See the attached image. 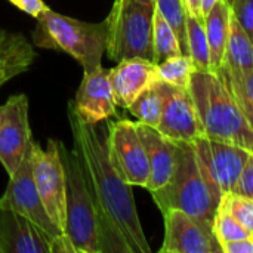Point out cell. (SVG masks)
Masks as SVG:
<instances>
[{
	"label": "cell",
	"instance_id": "obj_3",
	"mask_svg": "<svg viewBox=\"0 0 253 253\" xmlns=\"http://www.w3.org/2000/svg\"><path fill=\"white\" fill-rule=\"evenodd\" d=\"M33 43L39 47L61 50L73 56L83 71L101 65L107 49L108 22H84L46 7L36 19Z\"/></svg>",
	"mask_w": 253,
	"mask_h": 253
},
{
	"label": "cell",
	"instance_id": "obj_35",
	"mask_svg": "<svg viewBox=\"0 0 253 253\" xmlns=\"http://www.w3.org/2000/svg\"><path fill=\"white\" fill-rule=\"evenodd\" d=\"M13 37H15V33H9V31L0 28V50H1L3 47H6V46L12 42Z\"/></svg>",
	"mask_w": 253,
	"mask_h": 253
},
{
	"label": "cell",
	"instance_id": "obj_24",
	"mask_svg": "<svg viewBox=\"0 0 253 253\" xmlns=\"http://www.w3.org/2000/svg\"><path fill=\"white\" fill-rule=\"evenodd\" d=\"M157 70H159L160 80L176 87L188 89L193 73L196 71V65L190 55L181 53V55L170 56L163 62L157 64Z\"/></svg>",
	"mask_w": 253,
	"mask_h": 253
},
{
	"label": "cell",
	"instance_id": "obj_16",
	"mask_svg": "<svg viewBox=\"0 0 253 253\" xmlns=\"http://www.w3.org/2000/svg\"><path fill=\"white\" fill-rule=\"evenodd\" d=\"M160 80L157 64L144 58L119 61L110 70V82L117 107L127 108L145 89Z\"/></svg>",
	"mask_w": 253,
	"mask_h": 253
},
{
	"label": "cell",
	"instance_id": "obj_9",
	"mask_svg": "<svg viewBox=\"0 0 253 253\" xmlns=\"http://www.w3.org/2000/svg\"><path fill=\"white\" fill-rule=\"evenodd\" d=\"M111 162L119 175L129 184L145 187L150 178V165L136 123L122 119L108 122Z\"/></svg>",
	"mask_w": 253,
	"mask_h": 253
},
{
	"label": "cell",
	"instance_id": "obj_1",
	"mask_svg": "<svg viewBox=\"0 0 253 253\" xmlns=\"http://www.w3.org/2000/svg\"><path fill=\"white\" fill-rule=\"evenodd\" d=\"M68 122L77 153L86 173L95 208L108 215L123 233L132 253H150L151 248L144 234L132 185L116 170L110 156L108 120L89 125L76 111L73 101L67 107Z\"/></svg>",
	"mask_w": 253,
	"mask_h": 253
},
{
	"label": "cell",
	"instance_id": "obj_27",
	"mask_svg": "<svg viewBox=\"0 0 253 253\" xmlns=\"http://www.w3.org/2000/svg\"><path fill=\"white\" fill-rule=\"evenodd\" d=\"M212 228H213V233H215L219 245L252 237V234L236 218H233L230 213H227L221 209H216V213H215L213 222H212Z\"/></svg>",
	"mask_w": 253,
	"mask_h": 253
},
{
	"label": "cell",
	"instance_id": "obj_18",
	"mask_svg": "<svg viewBox=\"0 0 253 253\" xmlns=\"http://www.w3.org/2000/svg\"><path fill=\"white\" fill-rule=\"evenodd\" d=\"M219 77L228 87L245 83L253 74V42L231 15L230 33Z\"/></svg>",
	"mask_w": 253,
	"mask_h": 253
},
{
	"label": "cell",
	"instance_id": "obj_6",
	"mask_svg": "<svg viewBox=\"0 0 253 253\" xmlns=\"http://www.w3.org/2000/svg\"><path fill=\"white\" fill-rule=\"evenodd\" d=\"M156 4H144L135 0H116L108 22V56L119 62L130 58H144L154 62L153 21Z\"/></svg>",
	"mask_w": 253,
	"mask_h": 253
},
{
	"label": "cell",
	"instance_id": "obj_17",
	"mask_svg": "<svg viewBox=\"0 0 253 253\" xmlns=\"http://www.w3.org/2000/svg\"><path fill=\"white\" fill-rule=\"evenodd\" d=\"M136 129L148 157L150 178L147 190L151 193L154 190H159L169 181L176 163L178 142L169 139L156 127L144 125L141 122H136Z\"/></svg>",
	"mask_w": 253,
	"mask_h": 253
},
{
	"label": "cell",
	"instance_id": "obj_12",
	"mask_svg": "<svg viewBox=\"0 0 253 253\" xmlns=\"http://www.w3.org/2000/svg\"><path fill=\"white\" fill-rule=\"evenodd\" d=\"M165 240L160 253H222L212 224L179 209L163 213Z\"/></svg>",
	"mask_w": 253,
	"mask_h": 253
},
{
	"label": "cell",
	"instance_id": "obj_2",
	"mask_svg": "<svg viewBox=\"0 0 253 253\" xmlns=\"http://www.w3.org/2000/svg\"><path fill=\"white\" fill-rule=\"evenodd\" d=\"M188 90L208 138L253 151L252 126L219 74L196 70Z\"/></svg>",
	"mask_w": 253,
	"mask_h": 253
},
{
	"label": "cell",
	"instance_id": "obj_34",
	"mask_svg": "<svg viewBox=\"0 0 253 253\" xmlns=\"http://www.w3.org/2000/svg\"><path fill=\"white\" fill-rule=\"evenodd\" d=\"M185 10L188 15L191 16H197V18H203V12H202V0H182Z\"/></svg>",
	"mask_w": 253,
	"mask_h": 253
},
{
	"label": "cell",
	"instance_id": "obj_29",
	"mask_svg": "<svg viewBox=\"0 0 253 253\" xmlns=\"http://www.w3.org/2000/svg\"><path fill=\"white\" fill-rule=\"evenodd\" d=\"M231 12L253 42V0H233Z\"/></svg>",
	"mask_w": 253,
	"mask_h": 253
},
{
	"label": "cell",
	"instance_id": "obj_38",
	"mask_svg": "<svg viewBox=\"0 0 253 253\" xmlns=\"http://www.w3.org/2000/svg\"><path fill=\"white\" fill-rule=\"evenodd\" d=\"M227 3H228V4L231 6V3H233V0H227Z\"/></svg>",
	"mask_w": 253,
	"mask_h": 253
},
{
	"label": "cell",
	"instance_id": "obj_32",
	"mask_svg": "<svg viewBox=\"0 0 253 253\" xmlns=\"http://www.w3.org/2000/svg\"><path fill=\"white\" fill-rule=\"evenodd\" d=\"M222 253H253V236L221 245Z\"/></svg>",
	"mask_w": 253,
	"mask_h": 253
},
{
	"label": "cell",
	"instance_id": "obj_7",
	"mask_svg": "<svg viewBox=\"0 0 253 253\" xmlns=\"http://www.w3.org/2000/svg\"><path fill=\"white\" fill-rule=\"evenodd\" d=\"M202 176L213 197L219 205L224 194L233 191L251 153L243 147L211 139L208 136L197 138L191 142Z\"/></svg>",
	"mask_w": 253,
	"mask_h": 253
},
{
	"label": "cell",
	"instance_id": "obj_36",
	"mask_svg": "<svg viewBox=\"0 0 253 253\" xmlns=\"http://www.w3.org/2000/svg\"><path fill=\"white\" fill-rule=\"evenodd\" d=\"M218 0H202V12H203V18L211 12V9L215 6Z\"/></svg>",
	"mask_w": 253,
	"mask_h": 253
},
{
	"label": "cell",
	"instance_id": "obj_37",
	"mask_svg": "<svg viewBox=\"0 0 253 253\" xmlns=\"http://www.w3.org/2000/svg\"><path fill=\"white\" fill-rule=\"evenodd\" d=\"M135 1H139L144 4H156V0H135Z\"/></svg>",
	"mask_w": 253,
	"mask_h": 253
},
{
	"label": "cell",
	"instance_id": "obj_20",
	"mask_svg": "<svg viewBox=\"0 0 253 253\" xmlns=\"http://www.w3.org/2000/svg\"><path fill=\"white\" fill-rule=\"evenodd\" d=\"M34 59L36 52L33 50L31 43H28L24 36L15 33L12 42L0 50V87L27 71Z\"/></svg>",
	"mask_w": 253,
	"mask_h": 253
},
{
	"label": "cell",
	"instance_id": "obj_21",
	"mask_svg": "<svg viewBox=\"0 0 253 253\" xmlns=\"http://www.w3.org/2000/svg\"><path fill=\"white\" fill-rule=\"evenodd\" d=\"M165 98H166V82L159 80L157 83L145 89L127 107V110L130 111L132 116L138 119V122L157 127L162 117Z\"/></svg>",
	"mask_w": 253,
	"mask_h": 253
},
{
	"label": "cell",
	"instance_id": "obj_22",
	"mask_svg": "<svg viewBox=\"0 0 253 253\" xmlns=\"http://www.w3.org/2000/svg\"><path fill=\"white\" fill-rule=\"evenodd\" d=\"M187 40H188V55L191 56L196 65V70L211 71V52H209L205 19L187 13Z\"/></svg>",
	"mask_w": 253,
	"mask_h": 253
},
{
	"label": "cell",
	"instance_id": "obj_19",
	"mask_svg": "<svg viewBox=\"0 0 253 253\" xmlns=\"http://www.w3.org/2000/svg\"><path fill=\"white\" fill-rule=\"evenodd\" d=\"M231 15V6L227 3V0H218L211 12L205 16V27L211 52V71L216 74L224 64Z\"/></svg>",
	"mask_w": 253,
	"mask_h": 253
},
{
	"label": "cell",
	"instance_id": "obj_23",
	"mask_svg": "<svg viewBox=\"0 0 253 253\" xmlns=\"http://www.w3.org/2000/svg\"><path fill=\"white\" fill-rule=\"evenodd\" d=\"M153 49L154 64H160L170 56L182 53L175 31L157 9H154L153 21Z\"/></svg>",
	"mask_w": 253,
	"mask_h": 253
},
{
	"label": "cell",
	"instance_id": "obj_15",
	"mask_svg": "<svg viewBox=\"0 0 253 253\" xmlns=\"http://www.w3.org/2000/svg\"><path fill=\"white\" fill-rule=\"evenodd\" d=\"M52 239L27 216L0 208V253H50Z\"/></svg>",
	"mask_w": 253,
	"mask_h": 253
},
{
	"label": "cell",
	"instance_id": "obj_14",
	"mask_svg": "<svg viewBox=\"0 0 253 253\" xmlns=\"http://www.w3.org/2000/svg\"><path fill=\"white\" fill-rule=\"evenodd\" d=\"M73 104L77 114L89 125H96L116 116L117 104L110 82V70L99 65L83 71V79Z\"/></svg>",
	"mask_w": 253,
	"mask_h": 253
},
{
	"label": "cell",
	"instance_id": "obj_30",
	"mask_svg": "<svg viewBox=\"0 0 253 253\" xmlns=\"http://www.w3.org/2000/svg\"><path fill=\"white\" fill-rule=\"evenodd\" d=\"M233 193L253 199V153H251V156H249V159H248V162L233 188Z\"/></svg>",
	"mask_w": 253,
	"mask_h": 253
},
{
	"label": "cell",
	"instance_id": "obj_28",
	"mask_svg": "<svg viewBox=\"0 0 253 253\" xmlns=\"http://www.w3.org/2000/svg\"><path fill=\"white\" fill-rule=\"evenodd\" d=\"M228 87V86H227ZM253 129V74L242 84L228 87Z\"/></svg>",
	"mask_w": 253,
	"mask_h": 253
},
{
	"label": "cell",
	"instance_id": "obj_13",
	"mask_svg": "<svg viewBox=\"0 0 253 253\" xmlns=\"http://www.w3.org/2000/svg\"><path fill=\"white\" fill-rule=\"evenodd\" d=\"M156 129L176 142H193L197 138L206 136L188 89L166 83L165 105Z\"/></svg>",
	"mask_w": 253,
	"mask_h": 253
},
{
	"label": "cell",
	"instance_id": "obj_11",
	"mask_svg": "<svg viewBox=\"0 0 253 253\" xmlns=\"http://www.w3.org/2000/svg\"><path fill=\"white\" fill-rule=\"evenodd\" d=\"M31 141L28 98L24 93L12 95L0 107V163L9 176L19 168Z\"/></svg>",
	"mask_w": 253,
	"mask_h": 253
},
{
	"label": "cell",
	"instance_id": "obj_25",
	"mask_svg": "<svg viewBox=\"0 0 253 253\" xmlns=\"http://www.w3.org/2000/svg\"><path fill=\"white\" fill-rule=\"evenodd\" d=\"M156 9L165 16V19L175 31L182 55H188L187 10L182 0H156Z\"/></svg>",
	"mask_w": 253,
	"mask_h": 253
},
{
	"label": "cell",
	"instance_id": "obj_8",
	"mask_svg": "<svg viewBox=\"0 0 253 253\" xmlns=\"http://www.w3.org/2000/svg\"><path fill=\"white\" fill-rule=\"evenodd\" d=\"M31 165L37 191L53 224L65 233V172L58 150V139H47V148L31 142Z\"/></svg>",
	"mask_w": 253,
	"mask_h": 253
},
{
	"label": "cell",
	"instance_id": "obj_4",
	"mask_svg": "<svg viewBox=\"0 0 253 253\" xmlns=\"http://www.w3.org/2000/svg\"><path fill=\"white\" fill-rule=\"evenodd\" d=\"M151 196L165 213L170 209H179L197 219L212 224L218 209L197 163L191 142H178L176 163L169 181Z\"/></svg>",
	"mask_w": 253,
	"mask_h": 253
},
{
	"label": "cell",
	"instance_id": "obj_31",
	"mask_svg": "<svg viewBox=\"0 0 253 253\" xmlns=\"http://www.w3.org/2000/svg\"><path fill=\"white\" fill-rule=\"evenodd\" d=\"M9 1L18 9H21L22 12H25L27 15L33 16L34 19H37L42 15V12L47 7L43 0H9Z\"/></svg>",
	"mask_w": 253,
	"mask_h": 253
},
{
	"label": "cell",
	"instance_id": "obj_33",
	"mask_svg": "<svg viewBox=\"0 0 253 253\" xmlns=\"http://www.w3.org/2000/svg\"><path fill=\"white\" fill-rule=\"evenodd\" d=\"M50 253H77L76 248L71 242V239L62 233L58 237H55L50 243Z\"/></svg>",
	"mask_w": 253,
	"mask_h": 253
},
{
	"label": "cell",
	"instance_id": "obj_5",
	"mask_svg": "<svg viewBox=\"0 0 253 253\" xmlns=\"http://www.w3.org/2000/svg\"><path fill=\"white\" fill-rule=\"evenodd\" d=\"M58 150L65 172V234L77 253H98L95 202L86 173L74 150L70 151L62 141H58Z\"/></svg>",
	"mask_w": 253,
	"mask_h": 253
},
{
	"label": "cell",
	"instance_id": "obj_10",
	"mask_svg": "<svg viewBox=\"0 0 253 253\" xmlns=\"http://www.w3.org/2000/svg\"><path fill=\"white\" fill-rule=\"evenodd\" d=\"M0 208L10 209L27 216L36 225H39L52 240L64 233L53 224V221L47 215L42 197L37 191L36 181L33 176L31 144L19 168L15 170L12 176H9V184L6 187L3 197L0 199Z\"/></svg>",
	"mask_w": 253,
	"mask_h": 253
},
{
	"label": "cell",
	"instance_id": "obj_26",
	"mask_svg": "<svg viewBox=\"0 0 253 253\" xmlns=\"http://www.w3.org/2000/svg\"><path fill=\"white\" fill-rule=\"evenodd\" d=\"M218 209L236 218L253 236V199L230 191L222 196Z\"/></svg>",
	"mask_w": 253,
	"mask_h": 253
}]
</instances>
